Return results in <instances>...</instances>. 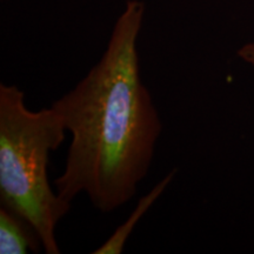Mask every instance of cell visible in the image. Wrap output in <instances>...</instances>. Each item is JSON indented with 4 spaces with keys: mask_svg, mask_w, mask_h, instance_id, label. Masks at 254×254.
Returning <instances> with one entry per match:
<instances>
[{
    "mask_svg": "<svg viewBox=\"0 0 254 254\" xmlns=\"http://www.w3.org/2000/svg\"><path fill=\"white\" fill-rule=\"evenodd\" d=\"M144 14V2L128 0L99 62L51 105L71 133L65 168L53 183L69 204L85 194L112 213L134 198L150 171L163 123L141 79Z\"/></svg>",
    "mask_w": 254,
    "mask_h": 254,
    "instance_id": "cell-1",
    "label": "cell"
},
{
    "mask_svg": "<svg viewBox=\"0 0 254 254\" xmlns=\"http://www.w3.org/2000/svg\"><path fill=\"white\" fill-rule=\"evenodd\" d=\"M52 107L32 111L17 85L0 84V201L33 227L46 254H59L56 228L72 204L52 190L50 154L66 138Z\"/></svg>",
    "mask_w": 254,
    "mask_h": 254,
    "instance_id": "cell-2",
    "label": "cell"
},
{
    "mask_svg": "<svg viewBox=\"0 0 254 254\" xmlns=\"http://www.w3.org/2000/svg\"><path fill=\"white\" fill-rule=\"evenodd\" d=\"M177 174V168L171 171L166 174V177H164L163 179L152 189L147 194L141 196L138 200V204L132 211V213L128 215V218L120 225L119 227H117V230L113 232L112 234L109 237L103 245H100L97 250L93 251V254H120L123 253L124 249H125L127 240L131 234L134 231V228L138 224L139 220L147 213V211L150 209L157 200L160 198L161 194L165 192V190L167 189L171 182L174 179Z\"/></svg>",
    "mask_w": 254,
    "mask_h": 254,
    "instance_id": "cell-3",
    "label": "cell"
},
{
    "mask_svg": "<svg viewBox=\"0 0 254 254\" xmlns=\"http://www.w3.org/2000/svg\"><path fill=\"white\" fill-rule=\"evenodd\" d=\"M40 238L33 227L9 209L0 208V253L26 254L28 251L38 252Z\"/></svg>",
    "mask_w": 254,
    "mask_h": 254,
    "instance_id": "cell-4",
    "label": "cell"
},
{
    "mask_svg": "<svg viewBox=\"0 0 254 254\" xmlns=\"http://www.w3.org/2000/svg\"><path fill=\"white\" fill-rule=\"evenodd\" d=\"M237 55L239 58L254 68V43L245 44L238 50Z\"/></svg>",
    "mask_w": 254,
    "mask_h": 254,
    "instance_id": "cell-5",
    "label": "cell"
}]
</instances>
